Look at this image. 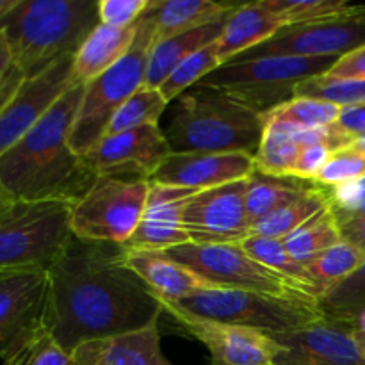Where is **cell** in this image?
Segmentation results:
<instances>
[{
	"label": "cell",
	"instance_id": "6da1fadb",
	"mask_svg": "<svg viewBox=\"0 0 365 365\" xmlns=\"http://www.w3.org/2000/svg\"><path fill=\"white\" fill-rule=\"evenodd\" d=\"M163 307L116 242L71 235L46 267L43 328L66 353L93 341L138 331L159 321Z\"/></svg>",
	"mask_w": 365,
	"mask_h": 365
},
{
	"label": "cell",
	"instance_id": "7a4b0ae2",
	"mask_svg": "<svg viewBox=\"0 0 365 365\" xmlns=\"http://www.w3.org/2000/svg\"><path fill=\"white\" fill-rule=\"evenodd\" d=\"M84 86L75 84L0 157V184L20 202L77 203L96 180L86 157L70 146V130Z\"/></svg>",
	"mask_w": 365,
	"mask_h": 365
},
{
	"label": "cell",
	"instance_id": "3957f363",
	"mask_svg": "<svg viewBox=\"0 0 365 365\" xmlns=\"http://www.w3.org/2000/svg\"><path fill=\"white\" fill-rule=\"evenodd\" d=\"M98 24V0H16L0 14V32L25 78L75 56Z\"/></svg>",
	"mask_w": 365,
	"mask_h": 365
},
{
	"label": "cell",
	"instance_id": "277c9868",
	"mask_svg": "<svg viewBox=\"0 0 365 365\" xmlns=\"http://www.w3.org/2000/svg\"><path fill=\"white\" fill-rule=\"evenodd\" d=\"M262 116L220 89L196 84L170 103L166 135L173 153L255 155L262 139Z\"/></svg>",
	"mask_w": 365,
	"mask_h": 365
},
{
	"label": "cell",
	"instance_id": "5b68a950",
	"mask_svg": "<svg viewBox=\"0 0 365 365\" xmlns=\"http://www.w3.org/2000/svg\"><path fill=\"white\" fill-rule=\"evenodd\" d=\"M339 59L331 57H262L230 61L198 84L220 89L257 114L271 113L294 98L296 88L309 78L328 73Z\"/></svg>",
	"mask_w": 365,
	"mask_h": 365
},
{
	"label": "cell",
	"instance_id": "8992f818",
	"mask_svg": "<svg viewBox=\"0 0 365 365\" xmlns=\"http://www.w3.org/2000/svg\"><path fill=\"white\" fill-rule=\"evenodd\" d=\"M71 205L64 202H0V271L46 269L71 239Z\"/></svg>",
	"mask_w": 365,
	"mask_h": 365
},
{
	"label": "cell",
	"instance_id": "52a82bcc",
	"mask_svg": "<svg viewBox=\"0 0 365 365\" xmlns=\"http://www.w3.org/2000/svg\"><path fill=\"white\" fill-rule=\"evenodd\" d=\"M130 52L113 68L84 86L81 106L70 130V146L77 155L88 157L106 135L123 103L146 86V64L152 48V29L139 18Z\"/></svg>",
	"mask_w": 365,
	"mask_h": 365
},
{
	"label": "cell",
	"instance_id": "ba28073f",
	"mask_svg": "<svg viewBox=\"0 0 365 365\" xmlns=\"http://www.w3.org/2000/svg\"><path fill=\"white\" fill-rule=\"evenodd\" d=\"M177 305L196 316L252 328L266 335L291 334L324 317L321 302L312 296L284 298L227 289H205Z\"/></svg>",
	"mask_w": 365,
	"mask_h": 365
},
{
	"label": "cell",
	"instance_id": "9c48e42d",
	"mask_svg": "<svg viewBox=\"0 0 365 365\" xmlns=\"http://www.w3.org/2000/svg\"><path fill=\"white\" fill-rule=\"evenodd\" d=\"M145 178L96 177L89 191L71 205L75 237L125 245L138 228L148 198Z\"/></svg>",
	"mask_w": 365,
	"mask_h": 365
},
{
	"label": "cell",
	"instance_id": "30bf717a",
	"mask_svg": "<svg viewBox=\"0 0 365 365\" xmlns=\"http://www.w3.org/2000/svg\"><path fill=\"white\" fill-rule=\"evenodd\" d=\"M166 253L171 259L200 274L214 289L260 292V294L284 296V298H296V296L316 298L307 287L257 262L241 248V245L187 242Z\"/></svg>",
	"mask_w": 365,
	"mask_h": 365
},
{
	"label": "cell",
	"instance_id": "8fae6325",
	"mask_svg": "<svg viewBox=\"0 0 365 365\" xmlns=\"http://www.w3.org/2000/svg\"><path fill=\"white\" fill-rule=\"evenodd\" d=\"M364 45L365 6H351L348 11L335 16L282 27L273 38L232 61L262 59V57L341 59Z\"/></svg>",
	"mask_w": 365,
	"mask_h": 365
},
{
	"label": "cell",
	"instance_id": "7c38bea8",
	"mask_svg": "<svg viewBox=\"0 0 365 365\" xmlns=\"http://www.w3.org/2000/svg\"><path fill=\"white\" fill-rule=\"evenodd\" d=\"M160 307L182 334L205 346L210 365H274L282 353V346L262 331L207 319L171 302H160Z\"/></svg>",
	"mask_w": 365,
	"mask_h": 365
},
{
	"label": "cell",
	"instance_id": "4fadbf2b",
	"mask_svg": "<svg viewBox=\"0 0 365 365\" xmlns=\"http://www.w3.org/2000/svg\"><path fill=\"white\" fill-rule=\"evenodd\" d=\"M248 178L198 191L182 210V227L192 245H241L252 232L246 210Z\"/></svg>",
	"mask_w": 365,
	"mask_h": 365
},
{
	"label": "cell",
	"instance_id": "5bb4252c",
	"mask_svg": "<svg viewBox=\"0 0 365 365\" xmlns=\"http://www.w3.org/2000/svg\"><path fill=\"white\" fill-rule=\"evenodd\" d=\"M73 57H63L43 73L21 82L0 113V157L34 128L68 89L73 88Z\"/></svg>",
	"mask_w": 365,
	"mask_h": 365
},
{
	"label": "cell",
	"instance_id": "9a60e30c",
	"mask_svg": "<svg viewBox=\"0 0 365 365\" xmlns=\"http://www.w3.org/2000/svg\"><path fill=\"white\" fill-rule=\"evenodd\" d=\"M171 153L170 143L159 125H146L106 135L86 159L96 177L152 180Z\"/></svg>",
	"mask_w": 365,
	"mask_h": 365
},
{
	"label": "cell",
	"instance_id": "2e32d148",
	"mask_svg": "<svg viewBox=\"0 0 365 365\" xmlns=\"http://www.w3.org/2000/svg\"><path fill=\"white\" fill-rule=\"evenodd\" d=\"M46 269L0 271V360L41 327Z\"/></svg>",
	"mask_w": 365,
	"mask_h": 365
},
{
	"label": "cell",
	"instance_id": "e0dca14e",
	"mask_svg": "<svg viewBox=\"0 0 365 365\" xmlns=\"http://www.w3.org/2000/svg\"><path fill=\"white\" fill-rule=\"evenodd\" d=\"M282 346L274 365H365V355L349 324L323 319L291 331L271 335Z\"/></svg>",
	"mask_w": 365,
	"mask_h": 365
},
{
	"label": "cell",
	"instance_id": "ac0fdd59",
	"mask_svg": "<svg viewBox=\"0 0 365 365\" xmlns=\"http://www.w3.org/2000/svg\"><path fill=\"white\" fill-rule=\"evenodd\" d=\"M196 192L195 189L150 182L141 221L123 245L125 248L130 252H170L177 246L187 245L189 237L182 227V210Z\"/></svg>",
	"mask_w": 365,
	"mask_h": 365
},
{
	"label": "cell",
	"instance_id": "d6986e66",
	"mask_svg": "<svg viewBox=\"0 0 365 365\" xmlns=\"http://www.w3.org/2000/svg\"><path fill=\"white\" fill-rule=\"evenodd\" d=\"M253 171L255 163L250 153H171L150 182L205 191L246 180Z\"/></svg>",
	"mask_w": 365,
	"mask_h": 365
},
{
	"label": "cell",
	"instance_id": "ffe728a7",
	"mask_svg": "<svg viewBox=\"0 0 365 365\" xmlns=\"http://www.w3.org/2000/svg\"><path fill=\"white\" fill-rule=\"evenodd\" d=\"M71 359L73 365H173L160 348L159 321L143 330L82 344Z\"/></svg>",
	"mask_w": 365,
	"mask_h": 365
},
{
	"label": "cell",
	"instance_id": "44dd1931",
	"mask_svg": "<svg viewBox=\"0 0 365 365\" xmlns=\"http://www.w3.org/2000/svg\"><path fill=\"white\" fill-rule=\"evenodd\" d=\"M127 262L159 302L180 303L205 289H214L200 274L171 259L166 252H130Z\"/></svg>",
	"mask_w": 365,
	"mask_h": 365
},
{
	"label": "cell",
	"instance_id": "7402d4cb",
	"mask_svg": "<svg viewBox=\"0 0 365 365\" xmlns=\"http://www.w3.org/2000/svg\"><path fill=\"white\" fill-rule=\"evenodd\" d=\"M239 4L214 0H152L143 20L152 29V46L160 41L195 31L232 13Z\"/></svg>",
	"mask_w": 365,
	"mask_h": 365
},
{
	"label": "cell",
	"instance_id": "603a6c76",
	"mask_svg": "<svg viewBox=\"0 0 365 365\" xmlns=\"http://www.w3.org/2000/svg\"><path fill=\"white\" fill-rule=\"evenodd\" d=\"M282 27H285L282 18L267 9L264 0L239 4L216 41L221 63H228L248 50L255 48L260 43L267 41Z\"/></svg>",
	"mask_w": 365,
	"mask_h": 365
},
{
	"label": "cell",
	"instance_id": "cb8c5ba5",
	"mask_svg": "<svg viewBox=\"0 0 365 365\" xmlns=\"http://www.w3.org/2000/svg\"><path fill=\"white\" fill-rule=\"evenodd\" d=\"M135 32V25L128 29H114L103 24L96 25L73 57L75 84H89L120 63L130 52Z\"/></svg>",
	"mask_w": 365,
	"mask_h": 365
},
{
	"label": "cell",
	"instance_id": "d4e9b609",
	"mask_svg": "<svg viewBox=\"0 0 365 365\" xmlns=\"http://www.w3.org/2000/svg\"><path fill=\"white\" fill-rule=\"evenodd\" d=\"M232 13L225 14L212 24H207L195 31L184 32V34L153 45L148 52V64H146V88L159 89L178 64L184 63L189 56L202 50L203 46L216 43Z\"/></svg>",
	"mask_w": 365,
	"mask_h": 365
},
{
	"label": "cell",
	"instance_id": "484cf974",
	"mask_svg": "<svg viewBox=\"0 0 365 365\" xmlns=\"http://www.w3.org/2000/svg\"><path fill=\"white\" fill-rule=\"evenodd\" d=\"M314 185L316 182L299 180L294 177H277V175H267L257 170L253 171L252 177L248 178V192H246V210H248L252 228L257 221L298 200Z\"/></svg>",
	"mask_w": 365,
	"mask_h": 365
},
{
	"label": "cell",
	"instance_id": "4316f807",
	"mask_svg": "<svg viewBox=\"0 0 365 365\" xmlns=\"http://www.w3.org/2000/svg\"><path fill=\"white\" fill-rule=\"evenodd\" d=\"M342 241L339 221L330 203L323 210L303 223L298 230L292 232L285 239H282L285 250L292 255V259L307 266L312 259H316L324 250L331 248Z\"/></svg>",
	"mask_w": 365,
	"mask_h": 365
},
{
	"label": "cell",
	"instance_id": "83f0119b",
	"mask_svg": "<svg viewBox=\"0 0 365 365\" xmlns=\"http://www.w3.org/2000/svg\"><path fill=\"white\" fill-rule=\"evenodd\" d=\"M328 205V191L321 187L319 184L314 185L309 192L299 196L294 202L280 207L274 212L267 214L260 221L253 225L252 232L255 235L271 239H285L292 232L298 230L303 223L316 216L319 210H323Z\"/></svg>",
	"mask_w": 365,
	"mask_h": 365
},
{
	"label": "cell",
	"instance_id": "f1b7e54d",
	"mask_svg": "<svg viewBox=\"0 0 365 365\" xmlns=\"http://www.w3.org/2000/svg\"><path fill=\"white\" fill-rule=\"evenodd\" d=\"M364 260V250L342 239L341 242L319 253L305 267L309 271L314 287L317 289L319 296L323 298L328 291L348 280L362 266Z\"/></svg>",
	"mask_w": 365,
	"mask_h": 365
},
{
	"label": "cell",
	"instance_id": "f546056e",
	"mask_svg": "<svg viewBox=\"0 0 365 365\" xmlns=\"http://www.w3.org/2000/svg\"><path fill=\"white\" fill-rule=\"evenodd\" d=\"M264 132L257 153L255 170L277 177H289L292 163L302 146L294 139V127L278 121H262Z\"/></svg>",
	"mask_w": 365,
	"mask_h": 365
},
{
	"label": "cell",
	"instance_id": "4dcf8cb0",
	"mask_svg": "<svg viewBox=\"0 0 365 365\" xmlns=\"http://www.w3.org/2000/svg\"><path fill=\"white\" fill-rule=\"evenodd\" d=\"M241 248L245 250L250 257H253L257 262L264 264V266L269 267V269L284 274L289 280L303 285V287L309 289L316 298L321 299L319 292H317L312 280H310V274L309 271H307V267L303 266V264H299L298 260L292 259V255L285 250L284 242H282L280 239L262 237V235L252 234L245 242H241Z\"/></svg>",
	"mask_w": 365,
	"mask_h": 365
},
{
	"label": "cell",
	"instance_id": "1f68e13d",
	"mask_svg": "<svg viewBox=\"0 0 365 365\" xmlns=\"http://www.w3.org/2000/svg\"><path fill=\"white\" fill-rule=\"evenodd\" d=\"M168 107H170V103L166 102L159 89L145 86L139 91H135L118 110L116 116L107 127L106 135L121 134V132L134 130V128L146 127V125H159L160 116Z\"/></svg>",
	"mask_w": 365,
	"mask_h": 365
},
{
	"label": "cell",
	"instance_id": "d6a6232c",
	"mask_svg": "<svg viewBox=\"0 0 365 365\" xmlns=\"http://www.w3.org/2000/svg\"><path fill=\"white\" fill-rule=\"evenodd\" d=\"M341 110V106H335L331 102L307 98V96H294L284 106L264 114L262 121H278V123H287L299 128L330 127L339 120Z\"/></svg>",
	"mask_w": 365,
	"mask_h": 365
},
{
	"label": "cell",
	"instance_id": "836d02e7",
	"mask_svg": "<svg viewBox=\"0 0 365 365\" xmlns=\"http://www.w3.org/2000/svg\"><path fill=\"white\" fill-rule=\"evenodd\" d=\"M324 317L351 324L365 312V260L362 266L342 284L328 291L321 298Z\"/></svg>",
	"mask_w": 365,
	"mask_h": 365
},
{
	"label": "cell",
	"instance_id": "e575fe53",
	"mask_svg": "<svg viewBox=\"0 0 365 365\" xmlns=\"http://www.w3.org/2000/svg\"><path fill=\"white\" fill-rule=\"evenodd\" d=\"M221 64L223 63H221L220 56H217L216 43H210V45L203 46L202 50L189 56L184 63L178 64L173 70V73L163 82L159 91L163 93L166 102L171 103L177 96H180L182 93L191 89L198 82H202L214 70H217Z\"/></svg>",
	"mask_w": 365,
	"mask_h": 365
},
{
	"label": "cell",
	"instance_id": "d590c367",
	"mask_svg": "<svg viewBox=\"0 0 365 365\" xmlns=\"http://www.w3.org/2000/svg\"><path fill=\"white\" fill-rule=\"evenodd\" d=\"M294 96L324 100L341 107L360 106L365 103V78H334L319 75L302 82L296 88Z\"/></svg>",
	"mask_w": 365,
	"mask_h": 365
},
{
	"label": "cell",
	"instance_id": "8d00e7d4",
	"mask_svg": "<svg viewBox=\"0 0 365 365\" xmlns=\"http://www.w3.org/2000/svg\"><path fill=\"white\" fill-rule=\"evenodd\" d=\"M2 362L4 365H73V359L50 337L41 324Z\"/></svg>",
	"mask_w": 365,
	"mask_h": 365
},
{
	"label": "cell",
	"instance_id": "74e56055",
	"mask_svg": "<svg viewBox=\"0 0 365 365\" xmlns=\"http://www.w3.org/2000/svg\"><path fill=\"white\" fill-rule=\"evenodd\" d=\"M264 4L282 18L285 27L335 16L351 7L346 0H264Z\"/></svg>",
	"mask_w": 365,
	"mask_h": 365
},
{
	"label": "cell",
	"instance_id": "f35d334b",
	"mask_svg": "<svg viewBox=\"0 0 365 365\" xmlns=\"http://www.w3.org/2000/svg\"><path fill=\"white\" fill-rule=\"evenodd\" d=\"M365 177V153L356 146L337 150L330 155L324 168L321 170L316 184L324 189H337L342 185L353 184Z\"/></svg>",
	"mask_w": 365,
	"mask_h": 365
},
{
	"label": "cell",
	"instance_id": "ab89813d",
	"mask_svg": "<svg viewBox=\"0 0 365 365\" xmlns=\"http://www.w3.org/2000/svg\"><path fill=\"white\" fill-rule=\"evenodd\" d=\"M152 0H98L100 24L128 29L148 11Z\"/></svg>",
	"mask_w": 365,
	"mask_h": 365
},
{
	"label": "cell",
	"instance_id": "60d3db41",
	"mask_svg": "<svg viewBox=\"0 0 365 365\" xmlns=\"http://www.w3.org/2000/svg\"><path fill=\"white\" fill-rule=\"evenodd\" d=\"M331 153L334 152L324 145L302 146L298 155H296L294 163H292L289 177H294L307 182H316V178L319 177L321 170L324 168L327 160L330 159Z\"/></svg>",
	"mask_w": 365,
	"mask_h": 365
},
{
	"label": "cell",
	"instance_id": "b9f144b4",
	"mask_svg": "<svg viewBox=\"0 0 365 365\" xmlns=\"http://www.w3.org/2000/svg\"><path fill=\"white\" fill-rule=\"evenodd\" d=\"M328 203L335 214H349L365 203V177L337 189H327Z\"/></svg>",
	"mask_w": 365,
	"mask_h": 365
},
{
	"label": "cell",
	"instance_id": "7bdbcfd3",
	"mask_svg": "<svg viewBox=\"0 0 365 365\" xmlns=\"http://www.w3.org/2000/svg\"><path fill=\"white\" fill-rule=\"evenodd\" d=\"M334 127L342 132L353 145L356 139L365 135V103L342 107L341 116L335 121Z\"/></svg>",
	"mask_w": 365,
	"mask_h": 365
},
{
	"label": "cell",
	"instance_id": "ee69618b",
	"mask_svg": "<svg viewBox=\"0 0 365 365\" xmlns=\"http://www.w3.org/2000/svg\"><path fill=\"white\" fill-rule=\"evenodd\" d=\"M324 75L334 78H365V45L341 57Z\"/></svg>",
	"mask_w": 365,
	"mask_h": 365
},
{
	"label": "cell",
	"instance_id": "f6af8a7d",
	"mask_svg": "<svg viewBox=\"0 0 365 365\" xmlns=\"http://www.w3.org/2000/svg\"><path fill=\"white\" fill-rule=\"evenodd\" d=\"M337 221L342 239L365 252V217H344Z\"/></svg>",
	"mask_w": 365,
	"mask_h": 365
},
{
	"label": "cell",
	"instance_id": "bcb514c9",
	"mask_svg": "<svg viewBox=\"0 0 365 365\" xmlns=\"http://www.w3.org/2000/svg\"><path fill=\"white\" fill-rule=\"evenodd\" d=\"M24 81L25 77L14 64L6 71V75L0 78V113H2L4 107L7 106V102L13 98V95L16 93V89L20 88V84Z\"/></svg>",
	"mask_w": 365,
	"mask_h": 365
},
{
	"label": "cell",
	"instance_id": "7dc6e473",
	"mask_svg": "<svg viewBox=\"0 0 365 365\" xmlns=\"http://www.w3.org/2000/svg\"><path fill=\"white\" fill-rule=\"evenodd\" d=\"M13 66V57H11L9 45L4 32H0V78L6 75V71Z\"/></svg>",
	"mask_w": 365,
	"mask_h": 365
},
{
	"label": "cell",
	"instance_id": "c3c4849f",
	"mask_svg": "<svg viewBox=\"0 0 365 365\" xmlns=\"http://www.w3.org/2000/svg\"><path fill=\"white\" fill-rule=\"evenodd\" d=\"M349 327H351L353 335H355V337L365 339V312L360 314V316L356 317V319L353 321V323L349 324Z\"/></svg>",
	"mask_w": 365,
	"mask_h": 365
},
{
	"label": "cell",
	"instance_id": "681fc988",
	"mask_svg": "<svg viewBox=\"0 0 365 365\" xmlns=\"http://www.w3.org/2000/svg\"><path fill=\"white\" fill-rule=\"evenodd\" d=\"M14 2H16V0H0V14L6 13L9 7H13Z\"/></svg>",
	"mask_w": 365,
	"mask_h": 365
},
{
	"label": "cell",
	"instance_id": "f907efd6",
	"mask_svg": "<svg viewBox=\"0 0 365 365\" xmlns=\"http://www.w3.org/2000/svg\"><path fill=\"white\" fill-rule=\"evenodd\" d=\"M351 146H356V148H359V150H362V152L365 153V135H362V138H359V139H356V141L353 143Z\"/></svg>",
	"mask_w": 365,
	"mask_h": 365
},
{
	"label": "cell",
	"instance_id": "816d5d0a",
	"mask_svg": "<svg viewBox=\"0 0 365 365\" xmlns=\"http://www.w3.org/2000/svg\"><path fill=\"white\" fill-rule=\"evenodd\" d=\"M356 339V342H359V346H360V349H362V353L365 355V339H362V337H355Z\"/></svg>",
	"mask_w": 365,
	"mask_h": 365
},
{
	"label": "cell",
	"instance_id": "f5cc1de1",
	"mask_svg": "<svg viewBox=\"0 0 365 365\" xmlns=\"http://www.w3.org/2000/svg\"><path fill=\"white\" fill-rule=\"evenodd\" d=\"M6 196H7V192H6V191H4L2 184H0V202H2V200H4V198H6Z\"/></svg>",
	"mask_w": 365,
	"mask_h": 365
}]
</instances>
